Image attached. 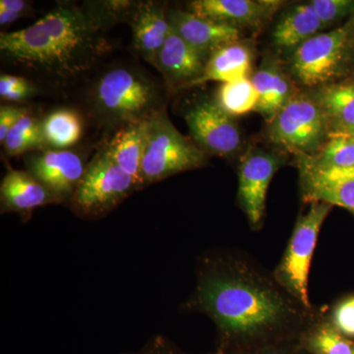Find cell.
I'll return each mask as SVG.
<instances>
[{"label": "cell", "instance_id": "8992f818", "mask_svg": "<svg viewBox=\"0 0 354 354\" xmlns=\"http://www.w3.org/2000/svg\"><path fill=\"white\" fill-rule=\"evenodd\" d=\"M330 124L312 92L298 91L268 127L272 144L297 158L314 155L329 140Z\"/></svg>", "mask_w": 354, "mask_h": 354}, {"label": "cell", "instance_id": "74e56055", "mask_svg": "<svg viewBox=\"0 0 354 354\" xmlns=\"http://www.w3.org/2000/svg\"><path fill=\"white\" fill-rule=\"evenodd\" d=\"M354 354V353H353Z\"/></svg>", "mask_w": 354, "mask_h": 354}, {"label": "cell", "instance_id": "8d00e7d4", "mask_svg": "<svg viewBox=\"0 0 354 354\" xmlns=\"http://www.w3.org/2000/svg\"><path fill=\"white\" fill-rule=\"evenodd\" d=\"M330 137H346V138L354 139V127L339 130V131L330 132L329 139Z\"/></svg>", "mask_w": 354, "mask_h": 354}, {"label": "cell", "instance_id": "4316f807", "mask_svg": "<svg viewBox=\"0 0 354 354\" xmlns=\"http://www.w3.org/2000/svg\"><path fill=\"white\" fill-rule=\"evenodd\" d=\"M88 3L84 6V8L102 30L118 23L128 22L131 24L140 6V2L125 0L92 1Z\"/></svg>", "mask_w": 354, "mask_h": 354}, {"label": "cell", "instance_id": "7c38bea8", "mask_svg": "<svg viewBox=\"0 0 354 354\" xmlns=\"http://www.w3.org/2000/svg\"><path fill=\"white\" fill-rule=\"evenodd\" d=\"M281 6L274 0H194L188 4V11L241 31H258Z\"/></svg>", "mask_w": 354, "mask_h": 354}, {"label": "cell", "instance_id": "e0dca14e", "mask_svg": "<svg viewBox=\"0 0 354 354\" xmlns=\"http://www.w3.org/2000/svg\"><path fill=\"white\" fill-rule=\"evenodd\" d=\"M59 199L28 171L10 169L0 184L2 213L29 212Z\"/></svg>", "mask_w": 354, "mask_h": 354}, {"label": "cell", "instance_id": "1f68e13d", "mask_svg": "<svg viewBox=\"0 0 354 354\" xmlns=\"http://www.w3.org/2000/svg\"><path fill=\"white\" fill-rule=\"evenodd\" d=\"M125 354H179L176 349L171 348L164 337H153L146 346L136 351V353H125Z\"/></svg>", "mask_w": 354, "mask_h": 354}, {"label": "cell", "instance_id": "d590c367", "mask_svg": "<svg viewBox=\"0 0 354 354\" xmlns=\"http://www.w3.org/2000/svg\"><path fill=\"white\" fill-rule=\"evenodd\" d=\"M24 14L14 13V12H0V25L7 26L12 24L20 18H22Z\"/></svg>", "mask_w": 354, "mask_h": 354}, {"label": "cell", "instance_id": "4dcf8cb0", "mask_svg": "<svg viewBox=\"0 0 354 354\" xmlns=\"http://www.w3.org/2000/svg\"><path fill=\"white\" fill-rule=\"evenodd\" d=\"M28 109L24 108H16L12 106H1L0 108V142L3 144L7 135L11 129L15 127L18 120L22 118Z\"/></svg>", "mask_w": 354, "mask_h": 354}, {"label": "cell", "instance_id": "8fae6325", "mask_svg": "<svg viewBox=\"0 0 354 354\" xmlns=\"http://www.w3.org/2000/svg\"><path fill=\"white\" fill-rule=\"evenodd\" d=\"M28 172L60 200H71L87 167L78 153L50 150L28 158Z\"/></svg>", "mask_w": 354, "mask_h": 354}, {"label": "cell", "instance_id": "6da1fadb", "mask_svg": "<svg viewBox=\"0 0 354 354\" xmlns=\"http://www.w3.org/2000/svg\"><path fill=\"white\" fill-rule=\"evenodd\" d=\"M102 29L84 7L57 4L34 24L0 35L7 62L57 84L82 78L108 48Z\"/></svg>", "mask_w": 354, "mask_h": 354}, {"label": "cell", "instance_id": "7402d4cb", "mask_svg": "<svg viewBox=\"0 0 354 354\" xmlns=\"http://www.w3.org/2000/svg\"><path fill=\"white\" fill-rule=\"evenodd\" d=\"M312 94L327 118L330 132L354 127V79L316 88Z\"/></svg>", "mask_w": 354, "mask_h": 354}, {"label": "cell", "instance_id": "836d02e7", "mask_svg": "<svg viewBox=\"0 0 354 354\" xmlns=\"http://www.w3.org/2000/svg\"><path fill=\"white\" fill-rule=\"evenodd\" d=\"M36 86L28 81L22 87L14 88L8 94L4 95L2 100L9 102H22L28 97H32L36 93Z\"/></svg>", "mask_w": 354, "mask_h": 354}, {"label": "cell", "instance_id": "d6a6232c", "mask_svg": "<svg viewBox=\"0 0 354 354\" xmlns=\"http://www.w3.org/2000/svg\"><path fill=\"white\" fill-rule=\"evenodd\" d=\"M27 82V79L23 78V77L1 74L0 76V97L2 99L4 95L8 94L14 88L22 87Z\"/></svg>", "mask_w": 354, "mask_h": 354}, {"label": "cell", "instance_id": "83f0119b", "mask_svg": "<svg viewBox=\"0 0 354 354\" xmlns=\"http://www.w3.org/2000/svg\"><path fill=\"white\" fill-rule=\"evenodd\" d=\"M311 4L324 28L354 15V0H313Z\"/></svg>", "mask_w": 354, "mask_h": 354}, {"label": "cell", "instance_id": "d6986e66", "mask_svg": "<svg viewBox=\"0 0 354 354\" xmlns=\"http://www.w3.org/2000/svg\"><path fill=\"white\" fill-rule=\"evenodd\" d=\"M254 62L253 44L234 41L221 46L209 55L204 73L194 86L215 81L223 84L251 78Z\"/></svg>", "mask_w": 354, "mask_h": 354}, {"label": "cell", "instance_id": "5b68a950", "mask_svg": "<svg viewBox=\"0 0 354 354\" xmlns=\"http://www.w3.org/2000/svg\"><path fill=\"white\" fill-rule=\"evenodd\" d=\"M206 162L204 151L174 127L164 108L148 118L141 171L143 186L198 169Z\"/></svg>", "mask_w": 354, "mask_h": 354}, {"label": "cell", "instance_id": "3957f363", "mask_svg": "<svg viewBox=\"0 0 354 354\" xmlns=\"http://www.w3.org/2000/svg\"><path fill=\"white\" fill-rule=\"evenodd\" d=\"M92 102L106 122L122 127L145 120L162 109L158 84L131 66L104 72L93 87Z\"/></svg>", "mask_w": 354, "mask_h": 354}, {"label": "cell", "instance_id": "5bb4252c", "mask_svg": "<svg viewBox=\"0 0 354 354\" xmlns=\"http://www.w3.org/2000/svg\"><path fill=\"white\" fill-rule=\"evenodd\" d=\"M169 25L193 48L205 57L241 39V31L230 26L205 19L189 11H167Z\"/></svg>", "mask_w": 354, "mask_h": 354}, {"label": "cell", "instance_id": "ba28073f", "mask_svg": "<svg viewBox=\"0 0 354 354\" xmlns=\"http://www.w3.org/2000/svg\"><path fill=\"white\" fill-rule=\"evenodd\" d=\"M332 205L314 202L306 215L297 221L290 245L281 266V276L286 285L306 306L308 300V276L312 256L319 232Z\"/></svg>", "mask_w": 354, "mask_h": 354}, {"label": "cell", "instance_id": "d4e9b609", "mask_svg": "<svg viewBox=\"0 0 354 354\" xmlns=\"http://www.w3.org/2000/svg\"><path fill=\"white\" fill-rule=\"evenodd\" d=\"M216 104L228 115H243L256 111L258 94L251 78L221 84L216 93Z\"/></svg>", "mask_w": 354, "mask_h": 354}, {"label": "cell", "instance_id": "4fadbf2b", "mask_svg": "<svg viewBox=\"0 0 354 354\" xmlns=\"http://www.w3.org/2000/svg\"><path fill=\"white\" fill-rule=\"evenodd\" d=\"M208 57L193 48L171 27L153 65L169 85L194 87L205 71Z\"/></svg>", "mask_w": 354, "mask_h": 354}, {"label": "cell", "instance_id": "f35d334b", "mask_svg": "<svg viewBox=\"0 0 354 354\" xmlns=\"http://www.w3.org/2000/svg\"><path fill=\"white\" fill-rule=\"evenodd\" d=\"M354 214V213H353Z\"/></svg>", "mask_w": 354, "mask_h": 354}, {"label": "cell", "instance_id": "ac0fdd59", "mask_svg": "<svg viewBox=\"0 0 354 354\" xmlns=\"http://www.w3.org/2000/svg\"><path fill=\"white\" fill-rule=\"evenodd\" d=\"M307 199L337 205L354 213V169L302 171Z\"/></svg>", "mask_w": 354, "mask_h": 354}, {"label": "cell", "instance_id": "f546056e", "mask_svg": "<svg viewBox=\"0 0 354 354\" xmlns=\"http://www.w3.org/2000/svg\"><path fill=\"white\" fill-rule=\"evenodd\" d=\"M334 323L342 334L354 337V297L337 305L334 312Z\"/></svg>", "mask_w": 354, "mask_h": 354}, {"label": "cell", "instance_id": "f1b7e54d", "mask_svg": "<svg viewBox=\"0 0 354 354\" xmlns=\"http://www.w3.org/2000/svg\"><path fill=\"white\" fill-rule=\"evenodd\" d=\"M314 346L320 354H353L351 342L332 329H323L316 335Z\"/></svg>", "mask_w": 354, "mask_h": 354}, {"label": "cell", "instance_id": "2e32d148", "mask_svg": "<svg viewBox=\"0 0 354 354\" xmlns=\"http://www.w3.org/2000/svg\"><path fill=\"white\" fill-rule=\"evenodd\" d=\"M130 25L133 50L153 65L171 31L165 6L160 2H140L138 10Z\"/></svg>", "mask_w": 354, "mask_h": 354}, {"label": "cell", "instance_id": "e575fe53", "mask_svg": "<svg viewBox=\"0 0 354 354\" xmlns=\"http://www.w3.org/2000/svg\"><path fill=\"white\" fill-rule=\"evenodd\" d=\"M31 6L30 2L25 0H1L0 1V12L29 13Z\"/></svg>", "mask_w": 354, "mask_h": 354}, {"label": "cell", "instance_id": "277c9868", "mask_svg": "<svg viewBox=\"0 0 354 354\" xmlns=\"http://www.w3.org/2000/svg\"><path fill=\"white\" fill-rule=\"evenodd\" d=\"M354 60V15L341 27L319 32L292 51L291 75L304 87L337 82Z\"/></svg>", "mask_w": 354, "mask_h": 354}, {"label": "cell", "instance_id": "cb8c5ba5", "mask_svg": "<svg viewBox=\"0 0 354 354\" xmlns=\"http://www.w3.org/2000/svg\"><path fill=\"white\" fill-rule=\"evenodd\" d=\"M43 132L46 146L57 150L73 146L82 134L80 118L69 109H58L43 120Z\"/></svg>", "mask_w": 354, "mask_h": 354}, {"label": "cell", "instance_id": "44dd1931", "mask_svg": "<svg viewBox=\"0 0 354 354\" xmlns=\"http://www.w3.org/2000/svg\"><path fill=\"white\" fill-rule=\"evenodd\" d=\"M147 120L138 121L122 127L106 150L114 162L139 184L142 183L141 171L147 141Z\"/></svg>", "mask_w": 354, "mask_h": 354}, {"label": "cell", "instance_id": "52a82bcc", "mask_svg": "<svg viewBox=\"0 0 354 354\" xmlns=\"http://www.w3.org/2000/svg\"><path fill=\"white\" fill-rule=\"evenodd\" d=\"M139 188V184L113 162L104 148L88 165L70 202L74 211L83 218H100Z\"/></svg>", "mask_w": 354, "mask_h": 354}, {"label": "cell", "instance_id": "7a4b0ae2", "mask_svg": "<svg viewBox=\"0 0 354 354\" xmlns=\"http://www.w3.org/2000/svg\"><path fill=\"white\" fill-rule=\"evenodd\" d=\"M198 304L225 332L251 334L276 325L285 305L271 290L237 277L211 274L200 281Z\"/></svg>", "mask_w": 354, "mask_h": 354}, {"label": "cell", "instance_id": "603a6c76", "mask_svg": "<svg viewBox=\"0 0 354 354\" xmlns=\"http://www.w3.org/2000/svg\"><path fill=\"white\" fill-rule=\"evenodd\" d=\"M300 171L354 169V139L330 137L314 155L298 158Z\"/></svg>", "mask_w": 354, "mask_h": 354}, {"label": "cell", "instance_id": "484cf974", "mask_svg": "<svg viewBox=\"0 0 354 354\" xmlns=\"http://www.w3.org/2000/svg\"><path fill=\"white\" fill-rule=\"evenodd\" d=\"M9 157H15L28 151L38 150L46 145L43 121L26 113L7 135L2 144Z\"/></svg>", "mask_w": 354, "mask_h": 354}, {"label": "cell", "instance_id": "9c48e42d", "mask_svg": "<svg viewBox=\"0 0 354 354\" xmlns=\"http://www.w3.org/2000/svg\"><path fill=\"white\" fill-rule=\"evenodd\" d=\"M185 121L193 141L205 153L230 157L241 150V130L216 102H199L185 113Z\"/></svg>", "mask_w": 354, "mask_h": 354}, {"label": "cell", "instance_id": "ffe728a7", "mask_svg": "<svg viewBox=\"0 0 354 354\" xmlns=\"http://www.w3.org/2000/svg\"><path fill=\"white\" fill-rule=\"evenodd\" d=\"M324 29L311 2L297 4L281 14L272 32V44L279 50L295 51Z\"/></svg>", "mask_w": 354, "mask_h": 354}, {"label": "cell", "instance_id": "9a60e30c", "mask_svg": "<svg viewBox=\"0 0 354 354\" xmlns=\"http://www.w3.org/2000/svg\"><path fill=\"white\" fill-rule=\"evenodd\" d=\"M251 81L258 94L256 111L268 124L298 92L290 77L274 57L264 58Z\"/></svg>", "mask_w": 354, "mask_h": 354}, {"label": "cell", "instance_id": "30bf717a", "mask_svg": "<svg viewBox=\"0 0 354 354\" xmlns=\"http://www.w3.org/2000/svg\"><path fill=\"white\" fill-rule=\"evenodd\" d=\"M281 160L261 149L248 151L239 165V197L251 225H258L264 215L270 183Z\"/></svg>", "mask_w": 354, "mask_h": 354}]
</instances>
